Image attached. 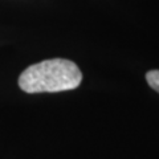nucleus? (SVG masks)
Returning a JSON list of instances; mask_svg holds the SVG:
<instances>
[{
    "mask_svg": "<svg viewBox=\"0 0 159 159\" xmlns=\"http://www.w3.org/2000/svg\"><path fill=\"white\" fill-rule=\"evenodd\" d=\"M82 80L73 61L52 58L28 66L19 77V86L27 93H54L76 89Z\"/></svg>",
    "mask_w": 159,
    "mask_h": 159,
    "instance_id": "nucleus-1",
    "label": "nucleus"
},
{
    "mask_svg": "<svg viewBox=\"0 0 159 159\" xmlns=\"http://www.w3.org/2000/svg\"><path fill=\"white\" fill-rule=\"evenodd\" d=\"M146 80L148 85L159 93V70H150L146 74Z\"/></svg>",
    "mask_w": 159,
    "mask_h": 159,
    "instance_id": "nucleus-2",
    "label": "nucleus"
}]
</instances>
